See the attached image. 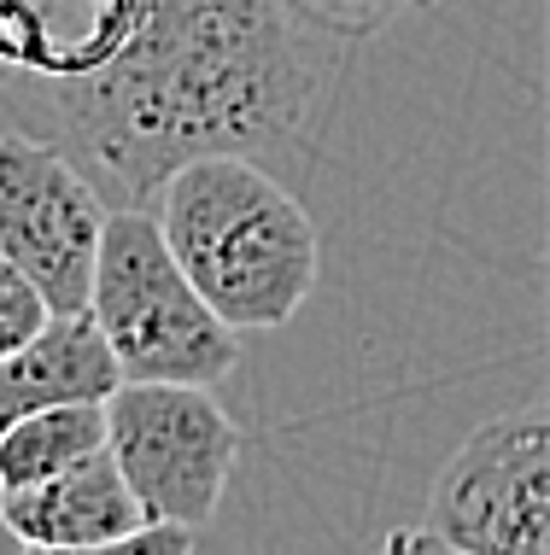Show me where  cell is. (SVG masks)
<instances>
[{
    "label": "cell",
    "mask_w": 550,
    "mask_h": 555,
    "mask_svg": "<svg viewBox=\"0 0 550 555\" xmlns=\"http://www.w3.org/2000/svg\"><path fill=\"white\" fill-rule=\"evenodd\" d=\"M153 205L176 263L229 327L270 334L305 310L322 269V240L310 211L258 158H188Z\"/></svg>",
    "instance_id": "cell-2"
},
{
    "label": "cell",
    "mask_w": 550,
    "mask_h": 555,
    "mask_svg": "<svg viewBox=\"0 0 550 555\" xmlns=\"http://www.w3.org/2000/svg\"><path fill=\"white\" fill-rule=\"evenodd\" d=\"M106 444L146 520L188 532L217 515L241 462L234 415L212 398V386L188 380H117L106 398Z\"/></svg>",
    "instance_id": "cell-5"
},
{
    "label": "cell",
    "mask_w": 550,
    "mask_h": 555,
    "mask_svg": "<svg viewBox=\"0 0 550 555\" xmlns=\"http://www.w3.org/2000/svg\"><path fill=\"white\" fill-rule=\"evenodd\" d=\"M48 322H53L48 293H41L36 281H29L24 269L12 263L7 251H0V357L18 351L24 339H36Z\"/></svg>",
    "instance_id": "cell-12"
},
{
    "label": "cell",
    "mask_w": 550,
    "mask_h": 555,
    "mask_svg": "<svg viewBox=\"0 0 550 555\" xmlns=\"http://www.w3.org/2000/svg\"><path fill=\"white\" fill-rule=\"evenodd\" d=\"M124 380L106 334L88 310H59L36 339L0 357V433L53 403H106Z\"/></svg>",
    "instance_id": "cell-9"
},
{
    "label": "cell",
    "mask_w": 550,
    "mask_h": 555,
    "mask_svg": "<svg viewBox=\"0 0 550 555\" xmlns=\"http://www.w3.org/2000/svg\"><path fill=\"white\" fill-rule=\"evenodd\" d=\"M88 317L100 322L124 380L217 386L241 363V327L222 322L188 281L153 205L106 211Z\"/></svg>",
    "instance_id": "cell-3"
},
{
    "label": "cell",
    "mask_w": 550,
    "mask_h": 555,
    "mask_svg": "<svg viewBox=\"0 0 550 555\" xmlns=\"http://www.w3.org/2000/svg\"><path fill=\"white\" fill-rule=\"evenodd\" d=\"M106 450V403H53L0 433V491L36 486Z\"/></svg>",
    "instance_id": "cell-10"
},
{
    "label": "cell",
    "mask_w": 550,
    "mask_h": 555,
    "mask_svg": "<svg viewBox=\"0 0 550 555\" xmlns=\"http://www.w3.org/2000/svg\"><path fill=\"white\" fill-rule=\"evenodd\" d=\"M106 193L53 134L0 129V251L48 293L59 310H88L106 234Z\"/></svg>",
    "instance_id": "cell-6"
},
{
    "label": "cell",
    "mask_w": 550,
    "mask_h": 555,
    "mask_svg": "<svg viewBox=\"0 0 550 555\" xmlns=\"http://www.w3.org/2000/svg\"><path fill=\"white\" fill-rule=\"evenodd\" d=\"M0 527L18 550H129V538L146 527V508L106 444L53 479L0 491Z\"/></svg>",
    "instance_id": "cell-7"
},
{
    "label": "cell",
    "mask_w": 550,
    "mask_h": 555,
    "mask_svg": "<svg viewBox=\"0 0 550 555\" xmlns=\"http://www.w3.org/2000/svg\"><path fill=\"white\" fill-rule=\"evenodd\" d=\"M141 0H0V70L18 94L77 82L129 41Z\"/></svg>",
    "instance_id": "cell-8"
},
{
    "label": "cell",
    "mask_w": 550,
    "mask_h": 555,
    "mask_svg": "<svg viewBox=\"0 0 550 555\" xmlns=\"http://www.w3.org/2000/svg\"><path fill=\"white\" fill-rule=\"evenodd\" d=\"M386 544L550 555V410H515L474 427L427 491V527L393 532Z\"/></svg>",
    "instance_id": "cell-4"
},
{
    "label": "cell",
    "mask_w": 550,
    "mask_h": 555,
    "mask_svg": "<svg viewBox=\"0 0 550 555\" xmlns=\"http://www.w3.org/2000/svg\"><path fill=\"white\" fill-rule=\"evenodd\" d=\"M12 88H18V82H12L7 70H0V124H12Z\"/></svg>",
    "instance_id": "cell-13"
},
{
    "label": "cell",
    "mask_w": 550,
    "mask_h": 555,
    "mask_svg": "<svg viewBox=\"0 0 550 555\" xmlns=\"http://www.w3.org/2000/svg\"><path fill=\"white\" fill-rule=\"evenodd\" d=\"M293 12L322 29V36H340V41H363V36H381L386 24H398L405 12H422L434 0H287Z\"/></svg>",
    "instance_id": "cell-11"
},
{
    "label": "cell",
    "mask_w": 550,
    "mask_h": 555,
    "mask_svg": "<svg viewBox=\"0 0 550 555\" xmlns=\"http://www.w3.org/2000/svg\"><path fill=\"white\" fill-rule=\"evenodd\" d=\"M299 24L287 0H141L106 65L18 94L12 124L53 134L112 205H153L188 158H264L305 134L317 65Z\"/></svg>",
    "instance_id": "cell-1"
}]
</instances>
